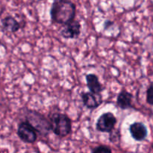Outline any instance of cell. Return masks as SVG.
Segmentation results:
<instances>
[{"label":"cell","instance_id":"cell-1","mask_svg":"<svg viewBox=\"0 0 153 153\" xmlns=\"http://www.w3.org/2000/svg\"><path fill=\"white\" fill-rule=\"evenodd\" d=\"M76 6L72 0H54L50 8L52 23L65 25L75 19Z\"/></svg>","mask_w":153,"mask_h":153},{"label":"cell","instance_id":"cell-9","mask_svg":"<svg viewBox=\"0 0 153 153\" xmlns=\"http://www.w3.org/2000/svg\"><path fill=\"white\" fill-rule=\"evenodd\" d=\"M133 95L126 90H122L117 97V105L122 110H126L132 108Z\"/></svg>","mask_w":153,"mask_h":153},{"label":"cell","instance_id":"cell-11","mask_svg":"<svg viewBox=\"0 0 153 153\" xmlns=\"http://www.w3.org/2000/svg\"><path fill=\"white\" fill-rule=\"evenodd\" d=\"M1 27L7 32L16 33L21 28V25L14 17L12 16H7L1 20Z\"/></svg>","mask_w":153,"mask_h":153},{"label":"cell","instance_id":"cell-2","mask_svg":"<svg viewBox=\"0 0 153 153\" xmlns=\"http://www.w3.org/2000/svg\"><path fill=\"white\" fill-rule=\"evenodd\" d=\"M49 120L52 132L58 137H65L71 133L72 120L68 115L56 112L51 115Z\"/></svg>","mask_w":153,"mask_h":153},{"label":"cell","instance_id":"cell-4","mask_svg":"<svg viewBox=\"0 0 153 153\" xmlns=\"http://www.w3.org/2000/svg\"><path fill=\"white\" fill-rule=\"evenodd\" d=\"M19 138L25 143H34L37 139V134L35 128L27 120L21 121L17 126L16 131Z\"/></svg>","mask_w":153,"mask_h":153},{"label":"cell","instance_id":"cell-6","mask_svg":"<svg viewBox=\"0 0 153 153\" xmlns=\"http://www.w3.org/2000/svg\"><path fill=\"white\" fill-rule=\"evenodd\" d=\"M82 25L79 20L73 19L71 22L64 25L61 28L60 34L65 39H76L81 34Z\"/></svg>","mask_w":153,"mask_h":153},{"label":"cell","instance_id":"cell-10","mask_svg":"<svg viewBox=\"0 0 153 153\" xmlns=\"http://www.w3.org/2000/svg\"><path fill=\"white\" fill-rule=\"evenodd\" d=\"M87 86L90 91L96 94H100L104 90L102 85L100 83L98 76L94 73H88L85 76Z\"/></svg>","mask_w":153,"mask_h":153},{"label":"cell","instance_id":"cell-14","mask_svg":"<svg viewBox=\"0 0 153 153\" xmlns=\"http://www.w3.org/2000/svg\"><path fill=\"white\" fill-rule=\"evenodd\" d=\"M114 24V22L111 20H109V19H106L105 21L104 22V24H103V27H104V29L105 30H107L110 28L111 26Z\"/></svg>","mask_w":153,"mask_h":153},{"label":"cell","instance_id":"cell-5","mask_svg":"<svg viewBox=\"0 0 153 153\" xmlns=\"http://www.w3.org/2000/svg\"><path fill=\"white\" fill-rule=\"evenodd\" d=\"M117 120L111 112H106L99 117L96 123V128L98 131L110 133L114 129Z\"/></svg>","mask_w":153,"mask_h":153},{"label":"cell","instance_id":"cell-3","mask_svg":"<svg viewBox=\"0 0 153 153\" xmlns=\"http://www.w3.org/2000/svg\"><path fill=\"white\" fill-rule=\"evenodd\" d=\"M25 118V120L29 122L34 126L40 135L46 137L49 134L50 131H52L50 120L37 111L27 110Z\"/></svg>","mask_w":153,"mask_h":153},{"label":"cell","instance_id":"cell-13","mask_svg":"<svg viewBox=\"0 0 153 153\" xmlns=\"http://www.w3.org/2000/svg\"><path fill=\"white\" fill-rule=\"evenodd\" d=\"M91 152L94 153H100V152H111L112 149L106 145H100L96 147L93 148L91 149Z\"/></svg>","mask_w":153,"mask_h":153},{"label":"cell","instance_id":"cell-15","mask_svg":"<svg viewBox=\"0 0 153 153\" xmlns=\"http://www.w3.org/2000/svg\"><path fill=\"white\" fill-rule=\"evenodd\" d=\"M152 149H153V143H152Z\"/></svg>","mask_w":153,"mask_h":153},{"label":"cell","instance_id":"cell-8","mask_svg":"<svg viewBox=\"0 0 153 153\" xmlns=\"http://www.w3.org/2000/svg\"><path fill=\"white\" fill-rule=\"evenodd\" d=\"M81 97H82V101L84 106L90 110L97 108L102 102L100 94H94L90 91L88 92L82 93Z\"/></svg>","mask_w":153,"mask_h":153},{"label":"cell","instance_id":"cell-7","mask_svg":"<svg viewBox=\"0 0 153 153\" xmlns=\"http://www.w3.org/2000/svg\"><path fill=\"white\" fill-rule=\"evenodd\" d=\"M129 133L134 140L143 141L148 136V129L143 123L134 122L129 126Z\"/></svg>","mask_w":153,"mask_h":153},{"label":"cell","instance_id":"cell-12","mask_svg":"<svg viewBox=\"0 0 153 153\" xmlns=\"http://www.w3.org/2000/svg\"><path fill=\"white\" fill-rule=\"evenodd\" d=\"M146 102L153 106V82L150 83L146 90Z\"/></svg>","mask_w":153,"mask_h":153}]
</instances>
